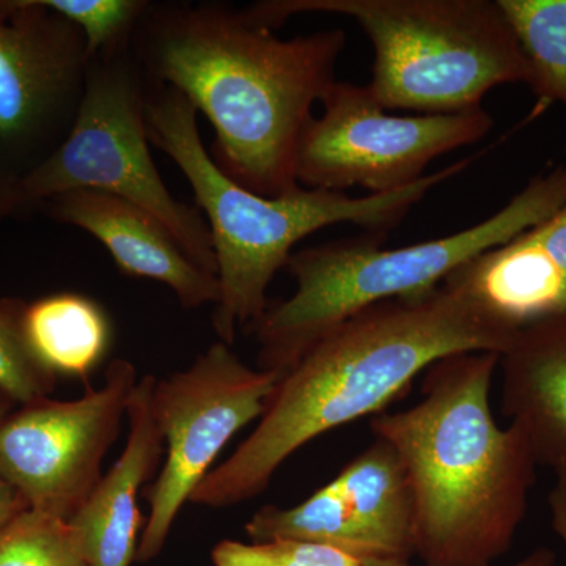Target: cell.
<instances>
[{"label":"cell","mask_w":566,"mask_h":566,"mask_svg":"<svg viewBox=\"0 0 566 566\" xmlns=\"http://www.w3.org/2000/svg\"><path fill=\"white\" fill-rule=\"evenodd\" d=\"M197 118L199 112L180 92L147 81L148 139L180 167L210 229L219 281L211 324L219 342L229 346L240 327L253 326L262 318L270 305L268 289L300 241L335 223L387 233L431 189L464 172L475 159L469 156L394 192L352 197L296 186L282 196L263 197L216 166L200 137Z\"/></svg>","instance_id":"4"},{"label":"cell","mask_w":566,"mask_h":566,"mask_svg":"<svg viewBox=\"0 0 566 566\" xmlns=\"http://www.w3.org/2000/svg\"><path fill=\"white\" fill-rule=\"evenodd\" d=\"M554 472L557 476V483L554 488L566 499V463L558 465L557 469H554Z\"/></svg>","instance_id":"28"},{"label":"cell","mask_w":566,"mask_h":566,"mask_svg":"<svg viewBox=\"0 0 566 566\" xmlns=\"http://www.w3.org/2000/svg\"><path fill=\"white\" fill-rule=\"evenodd\" d=\"M137 381L136 367L115 359L99 389L77 400L41 398L0 423V475L29 509L66 521L80 512L103 476Z\"/></svg>","instance_id":"11"},{"label":"cell","mask_w":566,"mask_h":566,"mask_svg":"<svg viewBox=\"0 0 566 566\" xmlns=\"http://www.w3.org/2000/svg\"><path fill=\"white\" fill-rule=\"evenodd\" d=\"M499 363L491 352L442 357L423 371L419 403L371 420L408 474L424 566H491L526 517L538 463L523 431L495 420Z\"/></svg>","instance_id":"3"},{"label":"cell","mask_w":566,"mask_h":566,"mask_svg":"<svg viewBox=\"0 0 566 566\" xmlns=\"http://www.w3.org/2000/svg\"><path fill=\"white\" fill-rule=\"evenodd\" d=\"M21 324L33 356L54 375L85 378L109 349V318L82 294H50L24 304Z\"/></svg>","instance_id":"17"},{"label":"cell","mask_w":566,"mask_h":566,"mask_svg":"<svg viewBox=\"0 0 566 566\" xmlns=\"http://www.w3.org/2000/svg\"><path fill=\"white\" fill-rule=\"evenodd\" d=\"M81 29L93 55L132 46L148 0H41Z\"/></svg>","instance_id":"21"},{"label":"cell","mask_w":566,"mask_h":566,"mask_svg":"<svg viewBox=\"0 0 566 566\" xmlns=\"http://www.w3.org/2000/svg\"><path fill=\"white\" fill-rule=\"evenodd\" d=\"M244 528L252 543L297 539L360 562H409L415 556V497L397 450L376 438L303 504L264 505Z\"/></svg>","instance_id":"12"},{"label":"cell","mask_w":566,"mask_h":566,"mask_svg":"<svg viewBox=\"0 0 566 566\" xmlns=\"http://www.w3.org/2000/svg\"><path fill=\"white\" fill-rule=\"evenodd\" d=\"M566 203V166L536 175L485 221L403 248H382L386 233L346 238L290 255L296 282L289 300L268 305L253 324L260 370H289L319 338L371 305L438 289L461 264L546 221Z\"/></svg>","instance_id":"5"},{"label":"cell","mask_w":566,"mask_h":566,"mask_svg":"<svg viewBox=\"0 0 566 566\" xmlns=\"http://www.w3.org/2000/svg\"><path fill=\"white\" fill-rule=\"evenodd\" d=\"M502 412L538 465L566 463V318L521 331L501 354Z\"/></svg>","instance_id":"16"},{"label":"cell","mask_w":566,"mask_h":566,"mask_svg":"<svg viewBox=\"0 0 566 566\" xmlns=\"http://www.w3.org/2000/svg\"><path fill=\"white\" fill-rule=\"evenodd\" d=\"M13 406L14 401L11 400L9 395L0 389V423H2L3 420H6L7 417L11 415V409H13Z\"/></svg>","instance_id":"27"},{"label":"cell","mask_w":566,"mask_h":566,"mask_svg":"<svg viewBox=\"0 0 566 566\" xmlns=\"http://www.w3.org/2000/svg\"><path fill=\"white\" fill-rule=\"evenodd\" d=\"M24 304L0 301V389L21 406L48 398L57 382V375L33 356L25 342L21 324Z\"/></svg>","instance_id":"20"},{"label":"cell","mask_w":566,"mask_h":566,"mask_svg":"<svg viewBox=\"0 0 566 566\" xmlns=\"http://www.w3.org/2000/svg\"><path fill=\"white\" fill-rule=\"evenodd\" d=\"M342 29L282 40L221 2H150L133 36L147 81L169 85L214 128L212 161L263 197L296 188L315 103L333 87Z\"/></svg>","instance_id":"1"},{"label":"cell","mask_w":566,"mask_h":566,"mask_svg":"<svg viewBox=\"0 0 566 566\" xmlns=\"http://www.w3.org/2000/svg\"><path fill=\"white\" fill-rule=\"evenodd\" d=\"M91 52L41 0H0V170L25 177L69 136Z\"/></svg>","instance_id":"10"},{"label":"cell","mask_w":566,"mask_h":566,"mask_svg":"<svg viewBox=\"0 0 566 566\" xmlns=\"http://www.w3.org/2000/svg\"><path fill=\"white\" fill-rule=\"evenodd\" d=\"M363 566H412L401 560H365ZM512 566H557V554L551 547H536L523 560Z\"/></svg>","instance_id":"24"},{"label":"cell","mask_w":566,"mask_h":566,"mask_svg":"<svg viewBox=\"0 0 566 566\" xmlns=\"http://www.w3.org/2000/svg\"><path fill=\"white\" fill-rule=\"evenodd\" d=\"M281 371L245 365L232 346L216 342L185 370L156 379V422L166 442V463L148 491L150 515L136 562L161 554L182 505L210 474L230 439L263 415Z\"/></svg>","instance_id":"9"},{"label":"cell","mask_w":566,"mask_h":566,"mask_svg":"<svg viewBox=\"0 0 566 566\" xmlns=\"http://www.w3.org/2000/svg\"><path fill=\"white\" fill-rule=\"evenodd\" d=\"M441 285L512 338L566 318V203L546 221L461 264Z\"/></svg>","instance_id":"13"},{"label":"cell","mask_w":566,"mask_h":566,"mask_svg":"<svg viewBox=\"0 0 566 566\" xmlns=\"http://www.w3.org/2000/svg\"><path fill=\"white\" fill-rule=\"evenodd\" d=\"M147 77L133 48L93 55L80 114L66 139L21 178L25 210L70 191H98L150 212L182 251L218 275L199 208L175 199L158 172L145 125Z\"/></svg>","instance_id":"7"},{"label":"cell","mask_w":566,"mask_h":566,"mask_svg":"<svg viewBox=\"0 0 566 566\" xmlns=\"http://www.w3.org/2000/svg\"><path fill=\"white\" fill-rule=\"evenodd\" d=\"M0 566H87L70 521L25 509L0 527Z\"/></svg>","instance_id":"19"},{"label":"cell","mask_w":566,"mask_h":566,"mask_svg":"<svg viewBox=\"0 0 566 566\" xmlns=\"http://www.w3.org/2000/svg\"><path fill=\"white\" fill-rule=\"evenodd\" d=\"M25 509L29 506L22 501L21 495L0 475V527L6 526L11 517L17 516Z\"/></svg>","instance_id":"25"},{"label":"cell","mask_w":566,"mask_h":566,"mask_svg":"<svg viewBox=\"0 0 566 566\" xmlns=\"http://www.w3.org/2000/svg\"><path fill=\"white\" fill-rule=\"evenodd\" d=\"M551 515H553V528L560 536L566 547V499L558 493L556 488L549 494Z\"/></svg>","instance_id":"26"},{"label":"cell","mask_w":566,"mask_h":566,"mask_svg":"<svg viewBox=\"0 0 566 566\" xmlns=\"http://www.w3.org/2000/svg\"><path fill=\"white\" fill-rule=\"evenodd\" d=\"M39 208L55 222L92 234L123 274L166 285L186 311L218 304V275L189 259L170 230L136 205L82 189L52 197Z\"/></svg>","instance_id":"14"},{"label":"cell","mask_w":566,"mask_h":566,"mask_svg":"<svg viewBox=\"0 0 566 566\" xmlns=\"http://www.w3.org/2000/svg\"><path fill=\"white\" fill-rule=\"evenodd\" d=\"M512 340L442 285L371 305L283 371L251 436L211 469L189 502L210 509L244 504L266 491L294 452L382 411L436 360L458 353L502 354Z\"/></svg>","instance_id":"2"},{"label":"cell","mask_w":566,"mask_h":566,"mask_svg":"<svg viewBox=\"0 0 566 566\" xmlns=\"http://www.w3.org/2000/svg\"><path fill=\"white\" fill-rule=\"evenodd\" d=\"M312 118L296 155L303 188L370 193L398 191L423 178L439 156L475 144L493 128L483 109L461 114H386L367 85L335 81Z\"/></svg>","instance_id":"8"},{"label":"cell","mask_w":566,"mask_h":566,"mask_svg":"<svg viewBox=\"0 0 566 566\" xmlns=\"http://www.w3.org/2000/svg\"><path fill=\"white\" fill-rule=\"evenodd\" d=\"M21 211H25L21 178L0 170V223Z\"/></svg>","instance_id":"23"},{"label":"cell","mask_w":566,"mask_h":566,"mask_svg":"<svg viewBox=\"0 0 566 566\" xmlns=\"http://www.w3.org/2000/svg\"><path fill=\"white\" fill-rule=\"evenodd\" d=\"M243 11L268 31L304 13L356 21L375 51L367 87L386 111L461 114L499 85L532 82L497 0H262Z\"/></svg>","instance_id":"6"},{"label":"cell","mask_w":566,"mask_h":566,"mask_svg":"<svg viewBox=\"0 0 566 566\" xmlns=\"http://www.w3.org/2000/svg\"><path fill=\"white\" fill-rule=\"evenodd\" d=\"M526 55L539 114L553 103L566 107V0H497Z\"/></svg>","instance_id":"18"},{"label":"cell","mask_w":566,"mask_h":566,"mask_svg":"<svg viewBox=\"0 0 566 566\" xmlns=\"http://www.w3.org/2000/svg\"><path fill=\"white\" fill-rule=\"evenodd\" d=\"M214 566H363V562L331 546L297 539L243 543L222 539L211 551Z\"/></svg>","instance_id":"22"},{"label":"cell","mask_w":566,"mask_h":566,"mask_svg":"<svg viewBox=\"0 0 566 566\" xmlns=\"http://www.w3.org/2000/svg\"><path fill=\"white\" fill-rule=\"evenodd\" d=\"M155 382L151 375L137 381L126 408L129 433L125 449L70 521L87 566H132L136 560L142 526L137 497L155 474L164 446L153 406Z\"/></svg>","instance_id":"15"}]
</instances>
